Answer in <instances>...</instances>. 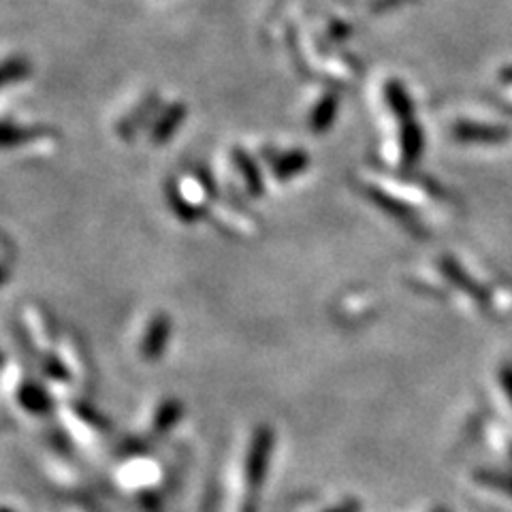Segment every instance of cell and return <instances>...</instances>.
Returning <instances> with one entry per match:
<instances>
[{"instance_id": "1", "label": "cell", "mask_w": 512, "mask_h": 512, "mask_svg": "<svg viewBox=\"0 0 512 512\" xmlns=\"http://www.w3.org/2000/svg\"><path fill=\"white\" fill-rule=\"evenodd\" d=\"M269 453V431L261 429L259 436L254 440L252 453H250V463H248V476H250V485L259 487L263 480V472H265V459Z\"/></svg>"}, {"instance_id": "2", "label": "cell", "mask_w": 512, "mask_h": 512, "mask_svg": "<svg viewBox=\"0 0 512 512\" xmlns=\"http://www.w3.org/2000/svg\"><path fill=\"white\" fill-rule=\"evenodd\" d=\"M152 325L154 327H152V331L148 333V338H146V355L148 357H158L160 350H163V346H165L169 325H167L165 318H158L156 323H152Z\"/></svg>"}, {"instance_id": "3", "label": "cell", "mask_w": 512, "mask_h": 512, "mask_svg": "<svg viewBox=\"0 0 512 512\" xmlns=\"http://www.w3.org/2000/svg\"><path fill=\"white\" fill-rule=\"evenodd\" d=\"M30 73V67H28V62L24 60V58H9L7 62H5V67H3V79H5V84H11L13 79H24L26 75Z\"/></svg>"}, {"instance_id": "4", "label": "cell", "mask_w": 512, "mask_h": 512, "mask_svg": "<svg viewBox=\"0 0 512 512\" xmlns=\"http://www.w3.org/2000/svg\"><path fill=\"white\" fill-rule=\"evenodd\" d=\"M178 416H180V406L175 404V402H169V404H165L163 408H160L156 427H158L160 431H163V429H169V427L175 423V419H178Z\"/></svg>"}, {"instance_id": "5", "label": "cell", "mask_w": 512, "mask_h": 512, "mask_svg": "<svg viewBox=\"0 0 512 512\" xmlns=\"http://www.w3.org/2000/svg\"><path fill=\"white\" fill-rule=\"evenodd\" d=\"M333 111H335V101L333 99H325L323 103H320L318 109H316V114H314L316 126L318 128H327L331 118H333Z\"/></svg>"}, {"instance_id": "6", "label": "cell", "mask_w": 512, "mask_h": 512, "mask_svg": "<svg viewBox=\"0 0 512 512\" xmlns=\"http://www.w3.org/2000/svg\"><path fill=\"white\" fill-rule=\"evenodd\" d=\"M404 3H408V0H374L372 9H374V11H378V13H382V11L397 9L399 5H404Z\"/></svg>"}, {"instance_id": "7", "label": "cell", "mask_w": 512, "mask_h": 512, "mask_svg": "<svg viewBox=\"0 0 512 512\" xmlns=\"http://www.w3.org/2000/svg\"><path fill=\"white\" fill-rule=\"evenodd\" d=\"M338 512H348V510H338Z\"/></svg>"}]
</instances>
